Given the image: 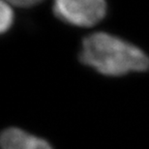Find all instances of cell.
Segmentation results:
<instances>
[{
    "label": "cell",
    "instance_id": "7a4b0ae2",
    "mask_svg": "<svg viewBox=\"0 0 149 149\" xmlns=\"http://www.w3.org/2000/svg\"><path fill=\"white\" fill-rule=\"evenodd\" d=\"M106 0H53L54 16L65 23L91 27L99 23L107 15Z\"/></svg>",
    "mask_w": 149,
    "mask_h": 149
},
{
    "label": "cell",
    "instance_id": "3957f363",
    "mask_svg": "<svg viewBox=\"0 0 149 149\" xmlns=\"http://www.w3.org/2000/svg\"><path fill=\"white\" fill-rule=\"evenodd\" d=\"M0 144L1 149H52L45 139L14 127L3 131Z\"/></svg>",
    "mask_w": 149,
    "mask_h": 149
},
{
    "label": "cell",
    "instance_id": "277c9868",
    "mask_svg": "<svg viewBox=\"0 0 149 149\" xmlns=\"http://www.w3.org/2000/svg\"><path fill=\"white\" fill-rule=\"evenodd\" d=\"M0 30L1 33H5L9 30L14 22V12L12 10L11 5L5 2L4 0L1 1V10H0Z\"/></svg>",
    "mask_w": 149,
    "mask_h": 149
},
{
    "label": "cell",
    "instance_id": "6da1fadb",
    "mask_svg": "<svg viewBox=\"0 0 149 149\" xmlns=\"http://www.w3.org/2000/svg\"><path fill=\"white\" fill-rule=\"evenodd\" d=\"M79 60L100 74L111 77L149 70V56L143 50L105 32L83 39Z\"/></svg>",
    "mask_w": 149,
    "mask_h": 149
},
{
    "label": "cell",
    "instance_id": "5b68a950",
    "mask_svg": "<svg viewBox=\"0 0 149 149\" xmlns=\"http://www.w3.org/2000/svg\"><path fill=\"white\" fill-rule=\"evenodd\" d=\"M5 2H7L8 4L11 6H17V7H22V8H28L32 7L41 3L43 0H4Z\"/></svg>",
    "mask_w": 149,
    "mask_h": 149
}]
</instances>
